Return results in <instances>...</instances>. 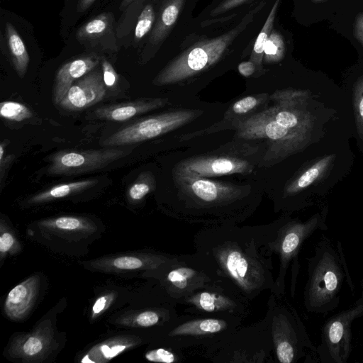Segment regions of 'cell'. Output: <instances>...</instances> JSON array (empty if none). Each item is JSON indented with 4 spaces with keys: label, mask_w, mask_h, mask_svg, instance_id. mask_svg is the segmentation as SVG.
<instances>
[{
    "label": "cell",
    "mask_w": 363,
    "mask_h": 363,
    "mask_svg": "<svg viewBox=\"0 0 363 363\" xmlns=\"http://www.w3.org/2000/svg\"><path fill=\"white\" fill-rule=\"evenodd\" d=\"M270 231V223L203 226L194 234L193 245L225 286L252 301L262 292L274 289Z\"/></svg>",
    "instance_id": "cell-1"
},
{
    "label": "cell",
    "mask_w": 363,
    "mask_h": 363,
    "mask_svg": "<svg viewBox=\"0 0 363 363\" xmlns=\"http://www.w3.org/2000/svg\"><path fill=\"white\" fill-rule=\"evenodd\" d=\"M306 259L303 305L308 312L327 314L337 308L345 277L354 294V284L340 241L335 247L330 239L322 234L315 246L314 255Z\"/></svg>",
    "instance_id": "cell-2"
},
{
    "label": "cell",
    "mask_w": 363,
    "mask_h": 363,
    "mask_svg": "<svg viewBox=\"0 0 363 363\" xmlns=\"http://www.w3.org/2000/svg\"><path fill=\"white\" fill-rule=\"evenodd\" d=\"M269 248L279 257V271L272 292L286 295V277L291 266V294L294 296L299 272L298 255L305 242L315 232L327 230L325 214L316 213L306 220L282 216L270 223Z\"/></svg>",
    "instance_id": "cell-3"
},
{
    "label": "cell",
    "mask_w": 363,
    "mask_h": 363,
    "mask_svg": "<svg viewBox=\"0 0 363 363\" xmlns=\"http://www.w3.org/2000/svg\"><path fill=\"white\" fill-rule=\"evenodd\" d=\"M273 345L274 362L296 363L307 356V350L315 354L297 311L286 298L270 292L264 315Z\"/></svg>",
    "instance_id": "cell-4"
},
{
    "label": "cell",
    "mask_w": 363,
    "mask_h": 363,
    "mask_svg": "<svg viewBox=\"0 0 363 363\" xmlns=\"http://www.w3.org/2000/svg\"><path fill=\"white\" fill-rule=\"evenodd\" d=\"M241 317L185 313L158 332L159 340L199 353L220 342L242 325Z\"/></svg>",
    "instance_id": "cell-5"
},
{
    "label": "cell",
    "mask_w": 363,
    "mask_h": 363,
    "mask_svg": "<svg viewBox=\"0 0 363 363\" xmlns=\"http://www.w3.org/2000/svg\"><path fill=\"white\" fill-rule=\"evenodd\" d=\"M199 354L216 363H273V345L264 317L247 326L241 325L220 342Z\"/></svg>",
    "instance_id": "cell-6"
},
{
    "label": "cell",
    "mask_w": 363,
    "mask_h": 363,
    "mask_svg": "<svg viewBox=\"0 0 363 363\" xmlns=\"http://www.w3.org/2000/svg\"><path fill=\"white\" fill-rule=\"evenodd\" d=\"M147 277L156 279L177 304L198 289L222 281L212 264L195 251L176 255L172 260Z\"/></svg>",
    "instance_id": "cell-7"
},
{
    "label": "cell",
    "mask_w": 363,
    "mask_h": 363,
    "mask_svg": "<svg viewBox=\"0 0 363 363\" xmlns=\"http://www.w3.org/2000/svg\"><path fill=\"white\" fill-rule=\"evenodd\" d=\"M238 135L243 139H265L269 148L264 162L274 163L301 148L309 134L289 128L274 121L265 111L238 121Z\"/></svg>",
    "instance_id": "cell-8"
},
{
    "label": "cell",
    "mask_w": 363,
    "mask_h": 363,
    "mask_svg": "<svg viewBox=\"0 0 363 363\" xmlns=\"http://www.w3.org/2000/svg\"><path fill=\"white\" fill-rule=\"evenodd\" d=\"M240 27L241 25L220 37L191 48L162 69L155 79L154 84H174L208 68L218 60L228 44L241 30Z\"/></svg>",
    "instance_id": "cell-9"
},
{
    "label": "cell",
    "mask_w": 363,
    "mask_h": 363,
    "mask_svg": "<svg viewBox=\"0 0 363 363\" xmlns=\"http://www.w3.org/2000/svg\"><path fill=\"white\" fill-rule=\"evenodd\" d=\"M363 316V302L354 303L329 318L320 329V342L316 347L318 362L346 363L352 352V325Z\"/></svg>",
    "instance_id": "cell-10"
},
{
    "label": "cell",
    "mask_w": 363,
    "mask_h": 363,
    "mask_svg": "<svg viewBox=\"0 0 363 363\" xmlns=\"http://www.w3.org/2000/svg\"><path fill=\"white\" fill-rule=\"evenodd\" d=\"M179 304L186 306L184 312L193 314H218L241 317L250 313V301L218 281L193 292Z\"/></svg>",
    "instance_id": "cell-11"
},
{
    "label": "cell",
    "mask_w": 363,
    "mask_h": 363,
    "mask_svg": "<svg viewBox=\"0 0 363 363\" xmlns=\"http://www.w3.org/2000/svg\"><path fill=\"white\" fill-rule=\"evenodd\" d=\"M198 113L197 110H176L145 118L115 132L103 144L117 147L153 139L188 123Z\"/></svg>",
    "instance_id": "cell-12"
},
{
    "label": "cell",
    "mask_w": 363,
    "mask_h": 363,
    "mask_svg": "<svg viewBox=\"0 0 363 363\" xmlns=\"http://www.w3.org/2000/svg\"><path fill=\"white\" fill-rule=\"evenodd\" d=\"M130 152V150L113 147L96 150H63L49 157L47 172L51 175L86 174L104 168Z\"/></svg>",
    "instance_id": "cell-13"
},
{
    "label": "cell",
    "mask_w": 363,
    "mask_h": 363,
    "mask_svg": "<svg viewBox=\"0 0 363 363\" xmlns=\"http://www.w3.org/2000/svg\"><path fill=\"white\" fill-rule=\"evenodd\" d=\"M175 256L176 255L157 252L115 255L89 261L86 266L105 273L144 271L147 276L161 269Z\"/></svg>",
    "instance_id": "cell-14"
},
{
    "label": "cell",
    "mask_w": 363,
    "mask_h": 363,
    "mask_svg": "<svg viewBox=\"0 0 363 363\" xmlns=\"http://www.w3.org/2000/svg\"><path fill=\"white\" fill-rule=\"evenodd\" d=\"M55 346L54 331L50 322L45 320L32 331L14 337L9 347L11 357L23 362H43Z\"/></svg>",
    "instance_id": "cell-15"
},
{
    "label": "cell",
    "mask_w": 363,
    "mask_h": 363,
    "mask_svg": "<svg viewBox=\"0 0 363 363\" xmlns=\"http://www.w3.org/2000/svg\"><path fill=\"white\" fill-rule=\"evenodd\" d=\"M252 165L247 160L232 156L192 157L180 162L176 176L206 177L249 173Z\"/></svg>",
    "instance_id": "cell-16"
},
{
    "label": "cell",
    "mask_w": 363,
    "mask_h": 363,
    "mask_svg": "<svg viewBox=\"0 0 363 363\" xmlns=\"http://www.w3.org/2000/svg\"><path fill=\"white\" fill-rule=\"evenodd\" d=\"M102 72L92 70L76 80L57 104L69 111H79L102 101L106 94Z\"/></svg>",
    "instance_id": "cell-17"
},
{
    "label": "cell",
    "mask_w": 363,
    "mask_h": 363,
    "mask_svg": "<svg viewBox=\"0 0 363 363\" xmlns=\"http://www.w3.org/2000/svg\"><path fill=\"white\" fill-rule=\"evenodd\" d=\"M39 277L33 275L14 286L8 294L4 310L8 318L19 321L25 319L38 297L39 291Z\"/></svg>",
    "instance_id": "cell-18"
},
{
    "label": "cell",
    "mask_w": 363,
    "mask_h": 363,
    "mask_svg": "<svg viewBox=\"0 0 363 363\" xmlns=\"http://www.w3.org/2000/svg\"><path fill=\"white\" fill-rule=\"evenodd\" d=\"M99 61L100 59L97 56L87 55L64 64L55 75L53 89L54 103L57 105L74 82L92 71Z\"/></svg>",
    "instance_id": "cell-19"
},
{
    "label": "cell",
    "mask_w": 363,
    "mask_h": 363,
    "mask_svg": "<svg viewBox=\"0 0 363 363\" xmlns=\"http://www.w3.org/2000/svg\"><path fill=\"white\" fill-rule=\"evenodd\" d=\"M168 99L145 98L131 101L111 104L98 108L95 110L97 118L122 122L128 121L138 115L163 107Z\"/></svg>",
    "instance_id": "cell-20"
},
{
    "label": "cell",
    "mask_w": 363,
    "mask_h": 363,
    "mask_svg": "<svg viewBox=\"0 0 363 363\" xmlns=\"http://www.w3.org/2000/svg\"><path fill=\"white\" fill-rule=\"evenodd\" d=\"M143 342L136 335H119L110 337L92 347L82 357V363H104L120 354L135 347Z\"/></svg>",
    "instance_id": "cell-21"
},
{
    "label": "cell",
    "mask_w": 363,
    "mask_h": 363,
    "mask_svg": "<svg viewBox=\"0 0 363 363\" xmlns=\"http://www.w3.org/2000/svg\"><path fill=\"white\" fill-rule=\"evenodd\" d=\"M42 230L56 235L86 234L96 230L93 222L86 218L64 216L44 219L38 223Z\"/></svg>",
    "instance_id": "cell-22"
},
{
    "label": "cell",
    "mask_w": 363,
    "mask_h": 363,
    "mask_svg": "<svg viewBox=\"0 0 363 363\" xmlns=\"http://www.w3.org/2000/svg\"><path fill=\"white\" fill-rule=\"evenodd\" d=\"M97 182V179H88L58 184L33 195L28 199V203L29 204H40L63 199L92 187Z\"/></svg>",
    "instance_id": "cell-23"
},
{
    "label": "cell",
    "mask_w": 363,
    "mask_h": 363,
    "mask_svg": "<svg viewBox=\"0 0 363 363\" xmlns=\"http://www.w3.org/2000/svg\"><path fill=\"white\" fill-rule=\"evenodd\" d=\"M5 30L11 63L18 75L23 78L29 65V55L22 38L11 23H6Z\"/></svg>",
    "instance_id": "cell-24"
},
{
    "label": "cell",
    "mask_w": 363,
    "mask_h": 363,
    "mask_svg": "<svg viewBox=\"0 0 363 363\" xmlns=\"http://www.w3.org/2000/svg\"><path fill=\"white\" fill-rule=\"evenodd\" d=\"M332 157V155L327 156L306 170L285 189L284 197L291 196L313 183L326 169Z\"/></svg>",
    "instance_id": "cell-25"
},
{
    "label": "cell",
    "mask_w": 363,
    "mask_h": 363,
    "mask_svg": "<svg viewBox=\"0 0 363 363\" xmlns=\"http://www.w3.org/2000/svg\"><path fill=\"white\" fill-rule=\"evenodd\" d=\"M267 98V94H261L243 97L229 107L225 118L236 120L237 122L246 118L247 115L256 110Z\"/></svg>",
    "instance_id": "cell-26"
},
{
    "label": "cell",
    "mask_w": 363,
    "mask_h": 363,
    "mask_svg": "<svg viewBox=\"0 0 363 363\" xmlns=\"http://www.w3.org/2000/svg\"><path fill=\"white\" fill-rule=\"evenodd\" d=\"M110 18L108 13H103L84 24L77 32L79 40L94 39L101 36L108 28Z\"/></svg>",
    "instance_id": "cell-27"
},
{
    "label": "cell",
    "mask_w": 363,
    "mask_h": 363,
    "mask_svg": "<svg viewBox=\"0 0 363 363\" xmlns=\"http://www.w3.org/2000/svg\"><path fill=\"white\" fill-rule=\"evenodd\" d=\"M279 1L280 0H276L267 19L266 20L265 23L255 43L250 60L255 64L256 67H259L261 65V62L264 57V45L271 34L270 33Z\"/></svg>",
    "instance_id": "cell-28"
},
{
    "label": "cell",
    "mask_w": 363,
    "mask_h": 363,
    "mask_svg": "<svg viewBox=\"0 0 363 363\" xmlns=\"http://www.w3.org/2000/svg\"><path fill=\"white\" fill-rule=\"evenodd\" d=\"M151 349L145 354L147 360L153 362L179 363L184 359V350L165 343Z\"/></svg>",
    "instance_id": "cell-29"
},
{
    "label": "cell",
    "mask_w": 363,
    "mask_h": 363,
    "mask_svg": "<svg viewBox=\"0 0 363 363\" xmlns=\"http://www.w3.org/2000/svg\"><path fill=\"white\" fill-rule=\"evenodd\" d=\"M155 186V180L152 174L150 172H141L128 189V199L133 202L140 201L154 191Z\"/></svg>",
    "instance_id": "cell-30"
},
{
    "label": "cell",
    "mask_w": 363,
    "mask_h": 363,
    "mask_svg": "<svg viewBox=\"0 0 363 363\" xmlns=\"http://www.w3.org/2000/svg\"><path fill=\"white\" fill-rule=\"evenodd\" d=\"M21 249V245L15 233L1 219L0 222V261L2 262L8 255L18 254Z\"/></svg>",
    "instance_id": "cell-31"
},
{
    "label": "cell",
    "mask_w": 363,
    "mask_h": 363,
    "mask_svg": "<svg viewBox=\"0 0 363 363\" xmlns=\"http://www.w3.org/2000/svg\"><path fill=\"white\" fill-rule=\"evenodd\" d=\"M179 1H174L164 8L156 28L152 33V42H158L167 30L175 23L179 12Z\"/></svg>",
    "instance_id": "cell-32"
},
{
    "label": "cell",
    "mask_w": 363,
    "mask_h": 363,
    "mask_svg": "<svg viewBox=\"0 0 363 363\" xmlns=\"http://www.w3.org/2000/svg\"><path fill=\"white\" fill-rule=\"evenodd\" d=\"M0 115L4 119L21 122L30 118L33 114L23 104L13 101H4L0 104Z\"/></svg>",
    "instance_id": "cell-33"
},
{
    "label": "cell",
    "mask_w": 363,
    "mask_h": 363,
    "mask_svg": "<svg viewBox=\"0 0 363 363\" xmlns=\"http://www.w3.org/2000/svg\"><path fill=\"white\" fill-rule=\"evenodd\" d=\"M285 46L282 37L277 32L271 33L264 48V57L268 63L280 61L284 55Z\"/></svg>",
    "instance_id": "cell-34"
},
{
    "label": "cell",
    "mask_w": 363,
    "mask_h": 363,
    "mask_svg": "<svg viewBox=\"0 0 363 363\" xmlns=\"http://www.w3.org/2000/svg\"><path fill=\"white\" fill-rule=\"evenodd\" d=\"M155 19V13L151 5H147L140 14L135 30V39L143 38L151 29Z\"/></svg>",
    "instance_id": "cell-35"
},
{
    "label": "cell",
    "mask_w": 363,
    "mask_h": 363,
    "mask_svg": "<svg viewBox=\"0 0 363 363\" xmlns=\"http://www.w3.org/2000/svg\"><path fill=\"white\" fill-rule=\"evenodd\" d=\"M307 95L308 94L303 91L285 89L274 92L270 98L277 104H289L301 102Z\"/></svg>",
    "instance_id": "cell-36"
},
{
    "label": "cell",
    "mask_w": 363,
    "mask_h": 363,
    "mask_svg": "<svg viewBox=\"0 0 363 363\" xmlns=\"http://www.w3.org/2000/svg\"><path fill=\"white\" fill-rule=\"evenodd\" d=\"M354 109L357 128L363 140V78L360 79L355 85Z\"/></svg>",
    "instance_id": "cell-37"
},
{
    "label": "cell",
    "mask_w": 363,
    "mask_h": 363,
    "mask_svg": "<svg viewBox=\"0 0 363 363\" xmlns=\"http://www.w3.org/2000/svg\"><path fill=\"white\" fill-rule=\"evenodd\" d=\"M103 79L106 89L113 90L119 83V77L112 65L106 59L101 61Z\"/></svg>",
    "instance_id": "cell-38"
},
{
    "label": "cell",
    "mask_w": 363,
    "mask_h": 363,
    "mask_svg": "<svg viewBox=\"0 0 363 363\" xmlns=\"http://www.w3.org/2000/svg\"><path fill=\"white\" fill-rule=\"evenodd\" d=\"M115 295L113 293H108L99 296L94 302L91 311V318H96L102 313H104L111 305L114 300Z\"/></svg>",
    "instance_id": "cell-39"
},
{
    "label": "cell",
    "mask_w": 363,
    "mask_h": 363,
    "mask_svg": "<svg viewBox=\"0 0 363 363\" xmlns=\"http://www.w3.org/2000/svg\"><path fill=\"white\" fill-rule=\"evenodd\" d=\"M8 144L7 140H4L0 144V182H2L4 173L7 167L11 163L14 155H6L5 148Z\"/></svg>",
    "instance_id": "cell-40"
},
{
    "label": "cell",
    "mask_w": 363,
    "mask_h": 363,
    "mask_svg": "<svg viewBox=\"0 0 363 363\" xmlns=\"http://www.w3.org/2000/svg\"><path fill=\"white\" fill-rule=\"evenodd\" d=\"M247 0H225L211 11V15L215 16L238 6Z\"/></svg>",
    "instance_id": "cell-41"
},
{
    "label": "cell",
    "mask_w": 363,
    "mask_h": 363,
    "mask_svg": "<svg viewBox=\"0 0 363 363\" xmlns=\"http://www.w3.org/2000/svg\"><path fill=\"white\" fill-rule=\"evenodd\" d=\"M256 65L252 61L241 62L238 66L239 72L244 77L251 76L255 71Z\"/></svg>",
    "instance_id": "cell-42"
},
{
    "label": "cell",
    "mask_w": 363,
    "mask_h": 363,
    "mask_svg": "<svg viewBox=\"0 0 363 363\" xmlns=\"http://www.w3.org/2000/svg\"><path fill=\"white\" fill-rule=\"evenodd\" d=\"M354 35L363 45V13L359 14L357 18L354 26Z\"/></svg>",
    "instance_id": "cell-43"
},
{
    "label": "cell",
    "mask_w": 363,
    "mask_h": 363,
    "mask_svg": "<svg viewBox=\"0 0 363 363\" xmlns=\"http://www.w3.org/2000/svg\"><path fill=\"white\" fill-rule=\"evenodd\" d=\"M96 0H79L77 10L83 12L86 10Z\"/></svg>",
    "instance_id": "cell-44"
},
{
    "label": "cell",
    "mask_w": 363,
    "mask_h": 363,
    "mask_svg": "<svg viewBox=\"0 0 363 363\" xmlns=\"http://www.w3.org/2000/svg\"><path fill=\"white\" fill-rule=\"evenodd\" d=\"M361 290H362V292H361V296L360 297L357 299V301H356L355 302L357 303H361V302H363V278H362V280L361 281Z\"/></svg>",
    "instance_id": "cell-45"
},
{
    "label": "cell",
    "mask_w": 363,
    "mask_h": 363,
    "mask_svg": "<svg viewBox=\"0 0 363 363\" xmlns=\"http://www.w3.org/2000/svg\"><path fill=\"white\" fill-rule=\"evenodd\" d=\"M322 1H324V0H312V1H313V2H320Z\"/></svg>",
    "instance_id": "cell-46"
}]
</instances>
